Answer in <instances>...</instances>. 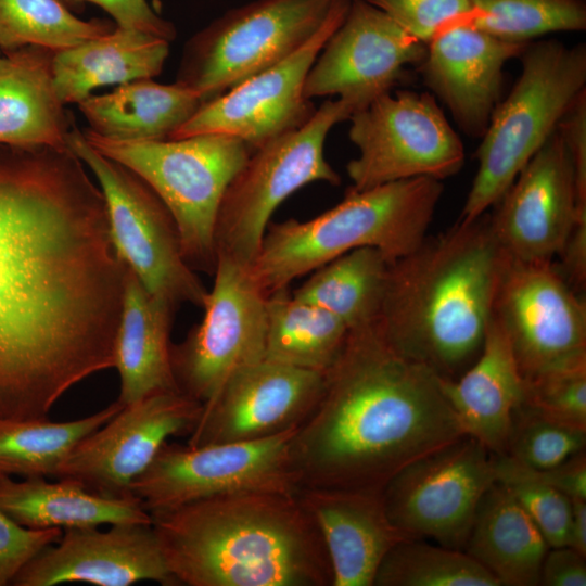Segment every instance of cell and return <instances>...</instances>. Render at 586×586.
I'll use <instances>...</instances> for the list:
<instances>
[{
  "instance_id": "cell-19",
  "label": "cell",
  "mask_w": 586,
  "mask_h": 586,
  "mask_svg": "<svg viewBox=\"0 0 586 586\" xmlns=\"http://www.w3.org/2000/svg\"><path fill=\"white\" fill-rule=\"evenodd\" d=\"M489 214L501 251L524 262L553 260L577 222H586L575 173L558 131L521 169Z\"/></svg>"
},
{
  "instance_id": "cell-2",
  "label": "cell",
  "mask_w": 586,
  "mask_h": 586,
  "mask_svg": "<svg viewBox=\"0 0 586 586\" xmlns=\"http://www.w3.org/2000/svg\"><path fill=\"white\" fill-rule=\"evenodd\" d=\"M464 436L442 377L397 353L374 323L349 330L290 448L301 488L383 491L412 461Z\"/></svg>"
},
{
  "instance_id": "cell-42",
  "label": "cell",
  "mask_w": 586,
  "mask_h": 586,
  "mask_svg": "<svg viewBox=\"0 0 586 586\" xmlns=\"http://www.w3.org/2000/svg\"><path fill=\"white\" fill-rule=\"evenodd\" d=\"M66 7L91 2L101 7L115 21L116 26L140 30L167 41L176 37L175 26L153 11L146 0H60Z\"/></svg>"
},
{
  "instance_id": "cell-6",
  "label": "cell",
  "mask_w": 586,
  "mask_h": 586,
  "mask_svg": "<svg viewBox=\"0 0 586 586\" xmlns=\"http://www.w3.org/2000/svg\"><path fill=\"white\" fill-rule=\"evenodd\" d=\"M519 59L520 75L493 111L475 151L477 169L459 221L476 219L499 201L586 90L585 43L532 41Z\"/></svg>"
},
{
  "instance_id": "cell-14",
  "label": "cell",
  "mask_w": 586,
  "mask_h": 586,
  "mask_svg": "<svg viewBox=\"0 0 586 586\" xmlns=\"http://www.w3.org/2000/svg\"><path fill=\"white\" fill-rule=\"evenodd\" d=\"M495 482V454L464 435L406 466L382 496L391 522L411 538L431 537L461 550Z\"/></svg>"
},
{
  "instance_id": "cell-32",
  "label": "cell",
  "mask_w": 586,
  "mask_h": 586,
  "mask_svg": "<svg viewBox=\"0 0 586 586\" xmlns=\"http://www.w3.org/2000/svg\"><path fill=\"white\" fill-rule=\"evenodd\" d=\"M390 260L374 247L352 250L311 271L292 293L342 320L348 330L377 321Z\"/></svg>"
},
{
  "instance_id": "cell-22",
  "label": "cell",
  "mask_w": 586,
  "mask_h": 586,
  "mask_svg": "<svg viewBox=\"0 0 586 586\" xmlns=\"http://www.w3.org/2000/svg\"><path fill=\"white\" fill-rule=\"evenodd\" d=\"M527 43L498 39L470 24L443 29L426 44L417 66L424 85L467 136L482 138L501 100L504 67Z\"/></svg>"
},
{
  "instance_id": "cell-28",
  "label": "cell",
  "mask_w": 586,
  "mask_h": 586,
  "mask_svg": "<svg viewBox=\"0 0 586 586\" xmlns=\"http://www.w3.org/2000/svg\"><path fill=\"white\" fill-rule=\"evenodd\" d=\"M464 548L499 586H536L550 547L508 487L495 482L479 504Z\"/></svg>"
},
{
  "instance_id": "cell-13",
  "label": "cell",
  "mask_w": 586,
  "mask_h": 586,
  "mask_svg": "<svg viewBox=\"0 0 586 586\" xmlns=\"http://www.w3.org/2000/svg\"><path fill=\"white\" fill-rule=\"evenodd\" d=\"M214 283L200 323L170 346L177 388L203 408L244 368L264 359L266 295L250 266L217 254Z\"/></svg>"
},
{
  "instance_id": "cell-39",
  "label": "cell",
  "mask_w": 586,
  "mask_h": 586,
  "mask_svg": "<svg viewBox=\"0 0 586 586\" xmlns=\"http://www.w3.org/2000/svg\"><path fill=\"white\" fill-rule=\"evenodd\" d=\"M523 380L525 405L548 419L586 430V360Z\"/></svg>"
},
{
  "instance_id": "cell-3",
  "label": "cell",
  "mask_w": 586,
  "mask_h": 586,
  "mask_svg": "<svg viewBox=\"0 0 586 586\" xmlns=\"http://www.w3.org/2000/svg\"><path fill=\"white\" fill-rule=\"evenodd\" d=\"M297 494L235 493L150 513L178 585L332 586L323 540Z\"/></svg>"
},
{
  "instance_id": "cell-16",
  "label": "cell",
  "mask_w": 586,
  "mask_h": 586,
  "mask_svg": "<svg viewBox=\"0 0 586 586\" xmlns=\"http://www.w3.org/2000/svg\"><path fill=\"white\" fill-rule=\"evenodd\" d=\"M202 411L201 403L179 391L157 393L127 405L81 438L52 477L76 481L104 497H132V481L170 436L189 435Z\"/></svg>"
},
{
  "instance_id": "cell-1",
  "label": "cell",
  "mask_w": 586,
  "mask_h": 586,
  "mask_svg": "<svg viewBox=\"0 0 586 586\" xmlns=\"http://www.w3.org/2000/svg\"><path fill=\"white\" fill-rule=\"evenodd\" d=\"M67 148L0 145V418L43 419L113 368L127 266Z\"/></svg>"
},
{
  "instance_id": "cell-40",
  "label": "cell",
  "mask_w": 586,
  "mask_h": 586,
  "mask_svg": "<svg viewBox=\"0 0 586 586\" xmlns=\"http://www.w3.org/2000/svg\"><path fill=\"white\" fill-rule=\"evenodd\" d=\"M367 1L425 46L443 29L457 24H470L472 18L471 0Z\"/></svg>"
},
{
  "instance_id": "cell-31",
  "label": "cell",
  "mask_w": 586,
  "mask_h": 586,
  "mask_svg": "<svg viewBox=\"0 0 586 586\" xmlns=\"http://www.w3.org/2000/svg\"><path fill=\"white\" fill-rule=\"evenodd\" d=\"M264 358L324 373L334 362L348 328L330 311L280 289L266 296Z\"/></svg>"
},
{
  "instance_id": "cell-23",
  "label": "cell",
  "mask_w": 586,
  "mask_h": 586,
  "mask_svg": "<svg viewBox=\"0 0 586 586\" xmlns=\"http://www.w3.org/2000/svg\"><path fill=\"white\" fill-rule=\"evenodd\" d=\"M297 496L323 540L332 586H373L387 552L413 539L391 522L382 491L309 487Z\"/></svg>"
},
{
  "instance_id": "cell-27",
  "label": "cell",
  "mask_w": 586,
  "mask_h": 586,
  "mask_svg": "<svg viewBox=\"0 0 586 586\" xmlns=\"http://www.w3.org/2000/svg\"><path fill=\"white\" fill-rule=\"evenodd\" d=\"M168 53L169 41L115 26L105 35L53 53L54 89L63 104H77L98 87L152 79L162 72Z\"/></svg>"
},
{
  "instance_id": "cell-46",
  "label": "cell",
  "mask_w": 586,
  "mask_h": 586,
  "mask_svg": "<svg viewBox=\"0 0 586 586\" xmlns=\"http://www.w3.org/2000/svg\"><path fill=\"white\" fill-rule=\"evenodd\" d=\"M586 557V499H571L568 545Z\"/></svg>"
},
{
  "instance_id": "cell-38",
  "label": "cell",
  "mask_w": 586,
  "mask_h": 586,
  "mask_svg": "<svg viewBox=\"0 0 586 586\" xmlns=\"http://www.w3.org/2000/svg\"><path fill=\"white\" fill-rule=\"evenodd\" d=\"M496 482L508 487L538 527L550 548L568 545L571 499L523 474L507 455H495Z\"/></svg>"
},
{
  "instance_id": "cell-43",
  "label": "cell",
  "mask_w": 586,
  "mask_h": 586,
  "mask_svg": "<svg viewBox=\"0 0 586 586\" xmlns=\"http://www.w3.org/2000/svg\"><path fill=\"white\" fill-rule=\"evenodd\" d=\"M557 129L574 168L579 203L586 207V90L571 104Z\"/></svg>"
},
{
  "instance_id": "cell-30",
  "label": "cell",
  "mask_w": 586,
  "mask_h": 586,
  "mask_svg": "<svg viewBox=\"0 0 586 586\" xmlns=\"http://www.w3.org/2000/svg\"><path fill=\"white\" fill-rule=\"evenodd\" d=\"M203 104L200 97L175 81L139 79L77 103L90 131L120 141L166 140Z\"/></svg>"
},
{
  "instance_id": "cell-5",
  "label": "cell",
  "mask_w": 586,
  "mask_h": 586,
  "mask_svg": "<svg viewBox=\"0 0 586 586\" xmlns=\"http://www.w3.org/2000/svg\"><path fill=\"white\" fill-rule=\"evenodd\" d=\"M443 192V181L428 177L348 188L340 203L314 218L269 225L251 275L267 296L355 249L374 247L394 260L428 235Z\"/></svg>"
},
{
  "instance_id": "cell-9",
  "label": "cell",
  "mask_w": 586,
  "mask_h": 586,
  "mask_svg": "<svg viewBox=\"0 0 586 586\" xmlns=\"http://www.w3.org/2000/svg\"><path fill=\"white\" fill-rule=\"evenodd\" d=\"M335 0H255L186 43L176 81L211 101L282 62L326 22Z\"/></svg>"
},
{
  "instance_id": "cell-25",
  "label": "cell",
  "mask_w": 586,
  "mask_h": 586,
  "mask_svg": "<svg viewBox=\"0 0 586 586\" xmlns=\"http://www.w3.org/2000/svg\"><path fill=\"white\" fill-rule=\"evenodd\" d=\"M53 51L28 46L0 58V145L67 148L75 122L52 78Z\"/></svg>"
},
{
  "instance_id": "cell-29",
  "label": "cell",
  "mask_w": 586,
  "mask_h": 586,
  "mask_svg": "<svg viewBox=\"0 0 586 586\" xmlns=\"http://www.w3.org/2000/svg\"><path fill=\"white\" fill-rule=\"evenodd\" d=\"M0 509L28 528L152 523L138 498L100 496L68 479L48 482L43 476H35L17 482L0 475Z\"/></svg>"
},
{
  "instance_id": "cell-8",
  "label": "cell",
  "mask_w": 586,
  "mask_h": 586,
  "mask_svg": "<svg viewBox=\"0 0 586 586\" xmlns=\"http://www.w3.org/2000/svg\"><path fill=\"white\" fill-rule=\"evenodd\" d=\"M353 109L337 99L324 101L301 127L253 151L228 184L215 226L217 254L251 266L270 217L277 207L304 186L341 183L323 153L331 128L346 120Z\"/></svg>"
},
{
  "instance_id": "cell-24",
  "label": "cell",
  "mask_w": 586,
  "mask_h": 586,
  "mask_svg": "<svg viewBox=\"0 0 586 586\" xmlns=\"http://www.w3.org/2000/svg\"><path fill=\"white\" fill-rule=\"evenodd\" d=\"M442 388L463 434L506 455L512 413L524 400V380L493 315L477 357L458 378H442Z\"/></svg>"
},
{
  "instance_id": "cell-34",
  "label": "cell",
  "mask_w": 586,
  "mask_h": 586,
  "mask_svg": "<svg viewBox=\"0 0 586 586\" xmlns=\"http://www.w3.org/2000/svg\"><path fill=\"white\" fill-rule=\"evenodd\" d=\"M115 26L105 20H81L60 0H0L2 52L28 46L58 52L105 35Z\"/></svg>"
},
{
  "instance_id": "cell-47",
  "label": "cell",
  "mask_w": 586,
  "mask_h": 586,
  "mask_svg": "<svg viewBox=\"0 0 586 586\" xmlns=\"http://www.w3.org/2000/svg\"><path fill=\"white\" fill-rule=\"evenodd\" d=\"M1 55H2V51L0 50V58H1Z\"/></svg>"
},
{
  "instance_id": "cell-33",
  "label": "cell",
  "mask_w": 586,
  "mask_h": 586,
  "mask_svg": "<svg viewBox=\"0 0 586 586\" xmlns=\"http://www.w3.org/2000/svg\"><path fill=\"white\" fill-rule=\"evenodd\" d=\"M123 407L115 400L82 419L0 418V475L52 476L68 451L112 419Z\"/></svg>"
},
{
  "instance_id": "cell-7",
  "label": "cell",
  "mask_w": 586,
  "mask_h": 586,
  "mask_svg": "<svg viewBox=\"0 0 586 586\" xmlns=\"http://www.w3.org/2000/svg\"><path fill=\"white\" fill-rule=\"evenodd\" d=\"M90 145L143 179L171 214L181 250L194 271L213 275L215 226L225 191L252 153L218 133L180 139L120 141L81 129Z\"/></svg>"
},
{
  "instance_id": "cell-15",
  "label": "cell",
  "mask_w": 586,
  "mask_h": 586,
  "mask_svg": "<svg viewBox=\"0 0 586 586\" xmlns=\"http://www.w3.org/2000/svg\"><path fill=\"white\" fill-rule=\"evenodd\" d=\"M492 315L508 336L523 379L586 360L585 298L553 260L505 254Z\"/></svg>"
},
{
  "instance_id": "cell-17",
  "label": "cell",
  "mask_w": 586,
  "mask_h": 586,
  "mask_svg": "<svg viewBox=\"0 0 586 586\" xmlns=\"http://www.w3.org/2000/svg\"><path fill=\"white\" fill-rule=\"evenodd\" d=\"M349 2L335 0L326 22L296 52L204 102L169 139L218 133L243 141L253 152L304 125L316 111L311 100L304 95L307 74L343 21Z\"/></svg>"
},
{
  "instance_id": "cell-4",
  "label": "cell",
  "mask_w": 586,
  "mask_h": 586,
  "mask_svg": "<svg viewBox=\"0 0 586 586\" xmlns=\"http://www.w3.org/2000/svg\"><path fill=\"white\" fill-rule=\"evenodd\" d=\"M504 259L487 213L426 235L390 263L374 324L404 357L458 378L481 351Z\"/></svg>"
},
{
  "instance_id": "cell-37",
  "label": "cell",
  "mask_w": 586,
  "mask_h": 586,
  "mask_svg": "<svg viewBox=\"0 0 586 586\" xmlns=\"http://www.w3.org/2000/svg\"><path fill=\"white\" fill-rule=\"evenodd\" d=\"M586 430L572 428L522 403L512 413L507 456L534 470L557 467L585 450Z\"/></svg>"
},
{
  "instance_id": "cell-45",
  "label": "cell",
  "mask_w": 586,
  "mask_h": 586,
  "mask_svg": "<svg viewBox=\"0 0 586 586\" xmlns=\"http://www.w3.org/2000/svg\"><path fill=\"white\" fill-rule=\"evenodd\" d=\"M585 559L569 546L549 548L542 564L539 585L585 586Z\"/></svg>"
},
{
  "instance_id": "cell-36",
  "label": "cell",
  "mask_w": 586,
  "mask_h": 586,
  "mask_svg": "<svg viewBox=\"0 0 586 586\" xmlns=\"http://www.w3.org/2000/svg\"><path fill=\"white\" fill-rule=\"evenodd\" d=\"M470 25L512 43L586 29L584 0H471Z\"/></svg>"
},
{
  "instance_id": "cell-21",
  "label": "cell",
  "mask_w": 586,
  "mask_h": 586,
  "mask_svg": "<svg viewBox=\"0 0 586 586\" xmlns=\"http://www.w3.org/2000/svg\"><path fill=\"white\" fill-rule=\"evenodd\" d=\"M153 581L178 586L164 559L152 523H117L65 528L52 544L13 577L14 586H53L81 582L97 586H129Z\"/></svg>"
},
{
  "instance_id": "cell-44",
  "label": "cell",
  "mask_w": 586,
  "mask_h": 586,
  "mask_svg": "<svg viewBox=\"0 0 586 586\" xmlns=\"http://www.w3.org/2000/svg\"><path fill=\"white\" fill-rule=\"evenodd\" d=\"M513 461L523 474L560 491L570 499H586L585 450L574 455L563 463L547 470L530 469L515 460Z\"/></svg>"
},
{
  "instance_id": "cell-26",
  "label": "cell",
  "mask_w": 586,
  "mask_h": 586,
  "mask_svg": "<svg viewBox=\"0 0 586 586\" xmlns=\"http://www.w3.org/2000/svg\"><path fill=\"white\" fill-rule=\"evenodd\" d=\"M177 307L149 293L127 267L115 339L120 377L116 402L125 407L151 395L179 391L170 364V331Z\"/></svg>"
},
{
  "instance_id": "cell-20",
  "label": "cell",
  "mask_w": 586,
  "mask_h": 586,
  "mask_svg": "<svg viewBox=\"0 0 586 586\" xmlns=\"http://www.w3.org/2000/svg\"><path fill=\"white\" fill-rule=\"evenodd\" d=\"M324 373L262 359L233 375L187 444L255 441L298 428L317 405Z\"/></svg>"
},
{
  "instance_id": "cell-18",
  "label": "cell",
  "mask_w": 586,
  "mask_h": 586,
  "mask_svg": "<svg viewBox=\"0 0 586 586\" xmlns=\"http://www.w3.org/2000/svg\"><path fill=\"white\" fill-rule=\"evenodd\" d=\"M426 46L367 0H351L347 12L324 42L304 85V95H339L354 113L391 92L418 66Z\"/></svg>"
},
{
  "instance_id": "cell-35",
  "label": "cell",
  "mask_w": 586,
  "mask_h": 586,
  "mask_svg": "<svg viewBox=\"0 0 586 586\" xmlns=\"http://www.w3.org/2000/svg\"><path fill=\"white\" fill-rule=\"evenodd\" d=\"M408 539L381 562L373 586H499L466 551Z\"/></svg>"
},
{
  "instance_id": "cell-12",
  "label": "cell",
  "mask_w": 586,
  "mask_h": 586,
  "mask_svg": "<svg viewBox=\"0 0 586 586\" xmlns=\"http://www.w3.org/2000/svg\"><path fill=\"white\" fill-rule=\"evenodd\" d=\"M200 446L168 443L130 485L149 513L244 492L297 494L290 448L296 432Z\"/></svg>"
},
{
  "instance_id": "cell-41",
  "label": "cell",
  "mask_w": 586,
  "mask_h": 586,
  "mask_svg": "<svg viewBox=\"0 0 586 586\" xmlns=\"http://www.w3.org/2000/svg\"><path fill=\"white\" fill-rule=\"evenodd\" d=\"M62 534L61 527H24L0 509V586L11 585L17 572Z\"/></svg>"
},
{
  "instance_id": "cell-10",
  "label": "cell",
  "mask_w": 586,
  "mask_h": 586,
  "mask_svg": "<svg viewBox=\"0 0 586 586\" xmlns=\"http://www.w3.org/2000/svg\"><path fill=\"white\" fill-rule=\"evenodd\" d=\"M68 146L103 193L113 245L150 294L202 308L208 290L186 262L168 208L136 173L88 143L74 122Z\"/></svg>"
},
{
  "instance_id": "cell-11",
  "label": "cell",
  "mask_w": 586,
  "mask_h": 586,
  "mask_svg": "<svg viewBox=\"0 0 586 586\" xmlns=\"http://www.w3.org/2000/svg\"><path fill=\"white\" fill-rule=\"evenodd\" d=\"M348 120L358 149L346 165L354 190L419 177L443 181L464 164L462 141L430 92H386Z\"/></svg>"
}]
</instances>
